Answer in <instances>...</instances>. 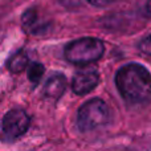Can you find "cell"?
I'll return each mask as SVG.
<instances>
[{"instance_id":"cell-1","label":"cell","mask_w":151,"mask_h":151,"mask_svg":"<svg viewBox=\"0 0 151 151\" xmlns=\"http://www.w3.org/2000/svg\"><path fill=\"white\" fill-rule=\"evenodd\" d=\"M115 86L125 101L134 105L151 102V73L146 66L130 63L115 73Z\"/></svg>"},{"instance_id":"cell-2","label":"cell","mask_w":151,"mask_h":151,"mask_svg":"<svg viewBox=\"0 0 151 151\" xmlns=\"http://www.w3.org/2000/svg\"><path fill=\"white\" fill-rule=\"evenodd\" d=\"M111 121V110L101 98H91L77 111L76 125L82 133H89L106 126Z\"/></svg>"},{"instance_id":"cell-3","label":"cell","mask_w":151,"mask_h":151,"mask_svg":"<svg viewBox=\"0 0 151 151\" xmlns=\"http://www.w3.org/2000/svg\"><path fill=\"white\" fill-rule=\"evenodd\" d=\"M105 44L96 37H81L69 42L64 49L66 61L74 65H88L96 63L104 56Z\"/></svg>"},{"instance_id":"cell-4","label":"cell","mask_w":151,"mask_h":151,"mask_svg":"<svg viewBox=\"0 0 151 151\" xmlns=\"http://www.w3.org/2000/svg\"><path fill=\"white\" fill-rule=\"evenodd\" d=\"M31 118L23 109H11L1 119V133L4 141H15L27 133Z\"/></svg>"},{"instance_id":"cell-5","label":"cell","mask_w":151,"mask_h":151,"mask_svg":"<svg viewBox=\"0 0 151 151\" xmlns=\"http://www.w3.org/2000/svg\"><path fill=\"white\" fill-rule=\"evenodd\" d=\"M99 83V73L93 68L81 69L76 72L72 80V89L76 94L83 96L90 93Z\"/></svg>"},{"instance_id":"cell-6","label":"cell","mask_w":151,"mask_h":151,"mask_svg":"<svg viewBox=\"0 0 151 151\" xmlns=\"http://www.w3.org/2000/svg\"><path fill=\"white\" fill-rule=\"evenodd\" d=\"M21 25H23L25 32H28L31 35H36V36L45 35L48 32V29L50 28V24L48 21H44L40 19V15L36 8H29L28 11H25L23 13Z\"/></svg>"},{"instance_id":"cell-7","label":"cell","mask_w":151,"mask_h":151,"mask_svg":"<svg viewBox=\"0 0 151 151\" xmlns=\"http://www.w3.org/2000/svg\"><path fill=\"white\" fill-rule=\"evenodd\" d=\"M66 89V78L63 73H53L49 76L44 85V96L52 99H58L64 96Z\"/></svg>"},{"instance_id":"cell-8","label":"cell","mask_w":151,"mask_h":151,"mask_svg":"<svg viewBox=\"0 0 151 151\" xmlns=\"http://www.w3.org/2000/svg\"><path fill=\"white\" fill-rule=\"evenodd\" d=\"M28 64H29L28 55L23 49H20L8 57L5 65H7L8 70L12 72V73H20L28 66Z\"/></svg>"},{"instance_id":"cell-9","label":"cell","mask_w":151,"mask_h":151,"mask_svg":"<svg viewBox=\"0 0 151 151\" xmlns=\"http://www.w3.org/2000/svg\"><path fill=\"white\" fill-rule=\"evenodd\" d=\"M45 73V66L40 63H32L28 68V80L33 85H37Z\"/></svg>"},{"instance_id":"cell-10","label":"cell","mask_w":151,"mask_h":151,"mask_svg":"<svg viewBox=\"0 0 151 151\" xmlns=\"http://www.w3.org/2000/svg\"><path fill=\"white\" fill-rule=\"evenodd\" d=\"M138 49L141 50L143 55H147V56H151V33L149 36L143 37V39L139 41L138 44Z\"/></svg>"},{"instance_id":"cell-11","label":"cell","mask_w":151,"mask_h":151,"mask_svg":"<svg viewBox=\"0 0 151 151\" xmlns=\"http://www.w3.org/2000/svg\"><path fill=\"white\" fill-rule=\"evenodd\" d=\"M88 1L94 7H106V5L111 4L114 0H88Z\"/></svg>"},{"instance_id":"cell-12","label":"cell","mask_w":151,"mask_h":151,"mask_svg":"<svg viewBox=\"0 0 151 151\" xmlns=\"http://www.w3.org/2000/svg\"><path fill=\"white\" fill-rule=\"evenodd\" d=\"M146 13L149 16H151V0H147V3H146Z\"/></svg>"}]
</instances>
